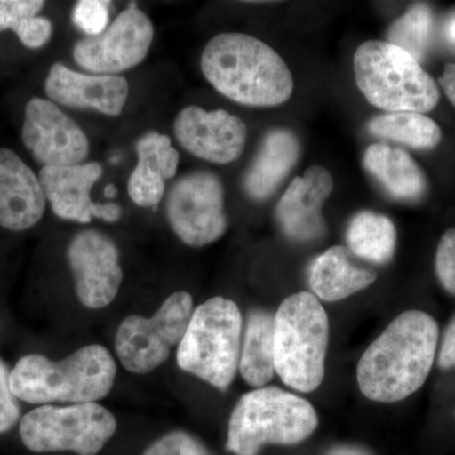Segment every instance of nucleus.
<instances>
[{
	"instance_id": "1",
	"label": "nucleus",
	"mask_w": 455,
	"mask_h": 455,
	"mask_svg": "<svg viewBox=\"0 0 455 455\" xmlns=\"http://www.w3.org/2000/svg\"><path fill=\"white\" fill-rule=\"evenodd\" d=\"M438 338L439 326L429 314H400L362 355L359 390L376 403H397L411 396L430 374Z\"/></svg>"
},
{
	"instance_id": "2",
	"label": "nucleus",
	"mask_w": 455,
	"mask_h": 455,
	"mask_svg": "<svg viewBox=\"0 0 455 455\" xmlns=\"http://www.w3.org/2000/svg\"><path fill=\"white\" fill-rule=\"evenodd\" d=\"M204 76L224 97L248 107H276L291 98L293 79L283 57L244 33H220L202 55Z\"/></svg>"
},
{
	"instance_id": "3",
	"label": "nucleus",
	"mask_w": 455,
	"mask_h": 455,
	"mask_svg": "<svg viewBox=\"0 0 455 455\" xmlns=\"http://www.w3.org/2000/svg\"><path fill=\"white\" fill-rule=\"evenodd\" d=\"M116 363L106 347H84L62 361L27 355L11 372V388L33 405L97 403L112 391Z\"/></svg>"
},
{
	"instance_id": "4",
	"label": "nucleus",
	"mask_w": 455,
	"mask_h": 455,
	"mask_svg": "<svg viewBox=\"0 0 455 455\" xmlns=\"http://www.w3.org/2000/svg\"><path fill=\"white\" fill-rule=\"evenodd\" d=\"M319 419L309 401L274 386L241 398L228 425L227 451L259 455L266 445H296L316 430Z\"/></svg>"
},
{
	"instance_id": "5",
	"label": "nucleus",
	"mask_w": 455,
	"mask_h": 455,
	"mask_svg": "<svg viewBox=\"0 0 455 455\" xmlns=\"http://www.w3.org/2000/svg\"><path fill=\"white\" fill-rule=\"evenodd\" d=\"M355 83L368 103L386 113H429L438 106L435 80L414 57L387 41H367L353 59Z\"/></svg>"
},
{
	"instance_id": "6",
	"label": "nucleus",
	"mask_w": 455,
	"mask_h": 455,
	"mask_svg": "<svg viewBox=\"0 0 455 455\" xmlns=\"http://www.w3.org/2000/svg\"><path fill=\"white\" fill-rule=\"evenodd\" d=\"M329 319L317 298L299 292L281 302L275 315V370L284 385L315 391L325 376Z\"/></svg>"
},
{
	"instance_id": "7",
	"label": "nucleus",
	"mask_w": 455,
	"mask_h": 455,
	"mask_svg": "<svg viewBox=\"0 0 455 455\" xmlns=\"http://www.w3.org/2000/svg\"><path fill=\"white\" fill-rule=\"evenodd\" d=\"M241 310L229 299H209L199 305L180 341L176 361L184 372L226 391L238 372L242 346Z\"/></svg>"
},
{
	"instance_id": "8",
	"label": "nucleus",
	"mask_w": 455,
	"mask_h": 455,
	"mask_svg": "<svg viewBox=\"0 0 455 455\" xmlns=\"http://www.w3.org/2000/svg\"><path fill=\"white\" fill-rule=\"evenodd\" d=\"M116 427V416L98 403L44 405L20 419V436L33 453L98 455L113 438Z\"/></svg>"
},
{
	"instance_id": "9",
	"label": "nucleus",
	"mask_w": 455,
	"mask_h": 455,
	"mask_svg": "<svg viewBox=\"0 0 455 455\" xmlns=\"http://www.w3.org/2000/svg\"><path fill=\"white\" fill-rule=\"evenodd\" d=\"M194 310L193 296L178 291L164 300L154 316L125 317L114 344L122 366L128 372L146 374L164 364L187 333Z\"/></svg>"
},
{
	"instance_id": "10",
	"label": "nucleus",
	"mask_w": 455,
	"mask_h": 455,
	"mask_svg": "<svg viewBox=\"0 0 455 455\" xmlns=\"http://www.w3.org/2000/svg\"><path fill=\"white\" fill-rule=\"evenodd\" d=\"M166 212L173 233L188 247L214 243L228 227L220 178L209 171L182 176L171 188Z\"/></svg>"
},
{
	"instance_id": "11",
	"label": "nucleus",
	"mask_w": 455,
	"mask_h": 455,
	"mask_svg": "<svg viewBox=\"0 0 455 455\" xmlns=\"http://www.w3.org/2000/svg\"><path fill=\"white\" fill-rule=\"evenodd\" d=\"M154 33L151 20L132 3L101 35L77 42L73 52L75 61L92 73L130 70L145 60Z\"/></svg>"
},
{
	"instance_id": "12",
	"label": "nucleus",
	"mask_w": 455,
	"mask_h": 455,
	"mask_svg": "<svg viewBox=\"0 0 455 455\" xmlns=\"http://www.w3.org/2000/svg\"><path fill=\"white\" fill-rule=\"evenodd\" d=\"M77 300L88 309H104L118 295L123 281L119 251L98 230L77 233L68 248Z\"/></svg>"
},
{
	"instance_id": "13",
	"label": "nucleus",
	"mask_w": 455,
	"mask_h": 455,
	"mask_svg": "<svg viewBox=\"0 0 455 455\" xmlns=\"http://www.w3.org/2000/svg\"><path fill=\"white\" fill-rule=\"evenodd\" d=\"M22 140L44 166H76L88 157V137L53 101L33 98L27 103Z\"/></svg>"
},
{
	"instance_id": "14",
	"label": "nucleus",
	"mask_w": 455,
	"mask_h": 455,
	"mask_svg": "<svg viewBox=\"0 0 455 455\" xmlns=\"http://www.w3.org/2000/svg\"><path fill=\"white\" fill-rule=\"evenodd\" d=\"M173 130L180 145L209 163L238 160L247 142L245 123L223 109L206 112L196 106L184 108L176 116Z\"/></svg>"
},
{
	"instance_id": "15",
	"label": "nucleus",
	"mask_w": 455,
	"mask_h": 455,
	"mask_svg": "<svg viewBox=\"0 0 455 455\" xmlns=\"http://www.w3.org/2000/svg\"><path fill=\"white\" fill-rule=\"evenodd\" d=\"M333 188V176L319 164L293 179L276 208V218L284 235L300 243L322 238L326 232L323 208Z\"/></svg>"
},
{
	"instance_id": "16",
	"label": "nucleus",
	"mask_w": 455,
	"mask_h": 455,
	"mask_svg": "<svg viewBox=\"0 0 455 455\" xmlns=\"http://www.w3.org/2000/svg\"><path fill=\"white\" fill-rule=\"evenodd\" d=\"M44 90L55 104L95 109L112 116H121L130 94L124 77L80 74L62 64L51 68Z\"/></svg>"
},
{
	"instance_id": "17",
	"label": "nucleus",
	"mask_w": 455,
	"mask_h": 455,
	"mask_svg": "<svg viewBox=\"0 0 455 455\" xmlns=\"http://www.w3.org/2000/svg\"><path fill=\"white\" fill-rule=\"evenodd\" d=\"M47 199L38 176L9 148H0V227L22 232L40 223Z\"/></svg>"
},
{
	"instance_id": "18",
	"label": "nucleus",
	"mask_w": 455,
	"mask_h": 455,
	"mask_svg": "<svg viewBox=\"0 0 455 455\" xmlns=\"http://www.w3.org/2000/svg\"><path fill=\"white\" fill-rule=\"evenodd\" d=\"M103 169L97 163L76 166H44L40 182L52 212L61 220L88 224L92 220L95 203L92 188L100 179Z\"/></svg>"
},
{
	"instance_id": "19",
	"label": "nucleus",
	"mask_w": 455,
	"mask_h": 455,
	"mask_svg": "<svg viewBox=\"0 0 455 455\" xmlns=\"http://www.w3.org/2000/svg\"><path fill=\"white\" fill-rule=\"evenodd\" d=\"M136 151L139 164L128 180V194L137 205L156 212L164 197V182L178 172L180 155L169 137L158 132L143 134Z\"/></svg>"
},
{
	"instance_id": "20",
	"label": "nucleus",
	"mask_w": 455,
	"mask_h": 455,
	"mask_svg": "<svg viewBox=\"0 0 455 455\" xmlns=\"http://www.w3.org/2000/svg\"><path fill=\"white\" fill-rule=\"evenodd\" d=\"M300 155V140L293 132L284 128L269 131L245 172L243 188L247 196L257 202L268 199L287 178Z\"/></svg>"
},
{
	"instance_id": "21",
	"label": "nucleus",
	"mask_w": 455,
	"mask_h": 455,
	"mask_svg": "<svg viewBox=\"0 0 455 455\" xmlns=\"http://www.w3.org/2000/svg\"><path fill=\"white\" fill-rule=\"evenodd\" d=\"M376 278V272L357 265L348 248L341 245H334L320 254L309 269L314 296L328 302L344 300L367 289Z\"/></svg>"
},
{
	"instance_id": "22",
	"label": "nucleus",
	"mask_w": 455,
	"mask_h": 455,
	"mask_svg": "<svg viewBox=\"0 0 455 455\" xmlns=\"http://www.w3.org/2000/svg\"><path fill=\"white\" fill-rule=\"evenodd\" d=\"M363 166L394 199L414 203L427 194V176L405 149L374 143L364 152Z\"/></svg>"
},
{
	"instance_id": "23",
	"label": "nucleus",
	"mask_w": 455,
	"mask_h": 455,
	"mask_svg": "<svg viewBox=\"0 0 455 455\" xmlns=\"http://www.w3.org/2000/svg\"><path fill=\"white\" fill-rule=\"evenodd\" d=\"M238 371L254 388L266 387L274 379L275 316L268 311L252 310L248 314Z\"/></svg>"
},
{
	"instance_id": "24",
	"label": "nucleus",
	"mask_w": 455,
	"mask_h": 455,
	"mask_svg": "<svg viewBox=\"0 0 455 455\" xmlns=\"http://www.w3.org/2000/svg\"><path fill=\"white\" fill-rule=\"evenodd\" d=\"M347 243L355 257L376 265H386L396 251V228L386 215L361 212L350 220Z\"/></svg>"
},
{
	"instance_id": "25",
	"label": "nucleus",
	"mask_w": 455,
	"mask_h": 455,
	"mask_svg": "<svg viewBox=\"0 0 455 455\" xmlns=\"http://www.w3.org/2000/svg\"><path fill=\"white\" fill-rule=\"evenodd\" d=\"M368 131L379 139L411 147L433 149L442 140V131L433 119L416 112L385 113L368 123Z\"/></svg>"
},
{
	"instance_id": "26",
	"label": "nucleus",
	"mask_w": 455,
	"mask_h": 455,
	"mask_svg": "<svg viewBox=\"0 0 455 455\" xmlns=\"http://www.w3.org/2000/svg\"><path fill=\"white\" fill-rule=\"evenodd\" d=\"M433 25V12L427 5H412L392 23L387 32V42L405 51L419 62L423 61L429 47Z\"/></svg>"
},
{
	"instance_id": "27",
	"label": "nucleus",
	"mask_w": 455,
	"mask_h": 455,
	"mask_svg": "<svg viewBox=\"0 0 455 455\" xmlns=\"http://www.w3.org/2000/svg\"><path fill=\"white\" fill-rule=\"evenodd\" d=\"M142 455H212L196 436L184 430L170 431L145 449Z\"/></svg>"
},
{
	"instance_id": "28",
	"label": "nucleus",
	"mask_w": 455,
	"mask_h": 455,
	"mask_svg": "<svg viewBox=\"0 0 455 455\" xmlns=\"http://www.w3.org/2000/svg\"><path fill=\"white\" fill-rule=\"evenodd\" d=\"M110 2L103 0H82L75 5L73 23L89 37L101 35L109 23Z\"/></svg>"
},
{
	"instance_id": "29",
	"label": "nucleus",
	"mask_w": 455,
	"mask_h": 455,
	"mask_svg": "<svg viewBox=\"0 0 455 455\" xmlns=\"http://www.w3.org/2000/svg\"><path fill=\"white\" fill-rule=\"evenodd\" d=\"M11 372L0 357V435L13 429L20 421V400L11 388Z\"/></svg>"
},
{
	"instance_id": "30",
	"label": "nucleus",
	"mask_w": 455,
	"mask_h": 455,
	"mask_svg": "<svg viewBox=\"0 0 455 455\" xmlns=\"http://www.w3.org/2000/svg\"><path fill=\"white\" fill-rule=\"evenodd\" d=\"M435 271L440 283L455 295V228L442 236L436 250Z\"/></svg>"
},
{
	"instance_id": "31",
	"label": "nucleus",
	"mask_w": 455,
	"mask_h": 455,
	"mask_svg": "<svg viewBox=\"0 0 455 455\" xmlns=\"http://www.w3.org/2000/svg\"><path fill=\"white\" fill-rule=\"evenodd\" d=\"M44 7L41 0H0V32L14 31L26 18L38 16Z\"/></svg>"
},
{
	"instance_id": "32",
	"label": "nucleus",
	"mask_w": 455,
	"mask_h": 455,
	"mask_svg": "<svg viewBox=\"0 0 455 455\" xmlns=\"http://www.w3.org/2000/svg\"><path fill=\"white\" fill-rule=\"evenodd\" d=\"M13 32L27 49H41L52 36V23L46 17H29L22 20Z\"/></svg>"
},
{
	"instance_id": "33",
	"label": "nucleus",
	"mask_w": 455,
	"mask_h": 455,
	"mask_svg": "<svg viewBox=\"0 0 455 455\" xmlns=\"http://www.w3.org/2000/svg\"><path fill=\"white\" fill-rule=\"evenodd\" d=\"M439 366L443 370L455 367V316L449 323L439 353Z\"/></svg>"
},
{
	"instance_id": "34",
	"label": "nucleus",
	"mask_w": 455,
	"mask_h": 455,
	"mask_svg": "<svg viewBox=\"0 0 455 455\" xmlns=\"http://www.w3.org/2000/svg\"><path fill=\"white\" fill-rule=\"evenodd\" d=\"M122 208L114 203H95L94 212H92V218H98L108 223H116V220H121Z\"/></svg>"
},
{
	"instance_id": "35",
	"label": "nucleus",
	"mask_w": 455,
	"mask_h": 455,
	"mask_svg": "<svg viewBox=\"0 0 455 455\" xmlns=\"http://www.w3.org/2000/svg\"><path fill=\"white\" fill-rule=\"evenodd\" d=\"M439 84L451 103L455 107V64L445 66L444 73L439 77Z\"/></svg>"
},
{
	"instance_id": "36",
	"label": "nucleus",
	"mask_w": 455,
	"mask_h": 455,
	"mask_svg": "<svg viewBox=\"0 0 455 455\" xmlns=\"http://www.w3.org/2000/svg\"><path fill=\"white\" fill-rule=\"evenodd\" d=\"M325 455H373L371 451H368L367 449L358 447V445H337V447H333L329 449L328 453Z\"/></svg>"
},
{
	"instance_id": "37",
	"label": "nucleus",
	"mask_w": 455,
	"mask_h": 455,
	"mask_svg": "<svg viewBox=\"0 0 455 455\" xmlns=\"http://www.w3.org/2000/svg\"><path fill=\"white\" fill-rule=\"evenodd\" d=\"M444 31L447 40L455 46V14L448 18Z\"/></svg>"
},
{
	"instance_id": "38",
	"label": "nucleus",
	"mask_w": 455,
	"mask_h": 455,
	"mask_svg": "<svg viewBox=\"0 0 455 455\" xmlns=\"http://www.w3.org/2000/svg\"><path fill=\"white\" fill-rule=\"evenodd\" d=\"M116 194H118V191H116V188L114 187V185H108V187L104 188V196H106V197L113 199V197L116 196Z\"/></svg>"
}]
</instances>
